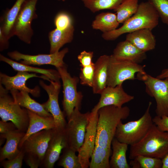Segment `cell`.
Wrapping results in <instances>:
<instances>
[{
	"mask_svg": "<svg viewBox=\"0 0 168 168\" xmlns=\"http://www.w3.org/2000/svg\"><path fill=\"white\" fill-rule=\"evenodd\" d=\"M130 113V110L127 106L119 108L109 105L100 108L98 111L96 145L111 150L112 142L118 124L126 119Z\"/></svg>",
	"mask_w": 168,
	"mask_h": 168,
	"instance_id": "obj_1",
	"label": "cell"
},
{
	"mask_svg": "<svg viewBox=\"0 0 168 168\" xmlns=\"http://www.w3.org/2000/svg\"><path fill=\"white\" fill-rule=\"evenodd\" d=\"M159 18L157 12L148 1L142 2L139 4L136 13L120 27L113 31L103 33L102 37L105 40H112L123 34L140 29L147 28L152 30L158 24Z\"/></svg>",
	"mask_w": 168,
	"mask_h": 168,
	"instance_id": "obj_2",
	"label": "cell"
},
{
	"mask_svg": "<svg viewBox=\"0 0 168 168\" xmlns=\"http://www.w3.org/2000/svg\"><path fill=\"white\" fill-rule=\"evenodd\" d=\"M168 153V133L160 130L153 124L145 136L130 145L129 158L139 155L162 159Z\"/></svg>",
	"mask_w": 168,
	"mask_h": 168,
	"instance_id": "obj_3",
	"label": "cell"
},
{
	"mask_svg": "<svg viewBox=\"0 0 168 168\" xmlns=\"http://www.w3.org/2000/svg\"><path fill=\"white\" fill-rule=\"evenodd\" d=\"M152 102H149L144 113L139 119L123 124H118L114 137L119 141L131 145L140 141L153 124L150 113Z\"/></svg>",
	"mask_w": 168,
	"mask_h": 168,
	"instance_id": "obj_4",
	"label": "cell"
},
{
	"mask_svg": "<svg viewBox=\"0 0 168 168\" xmlns=\"http://www.w3.org/2000/svg\"><path fill=\"white\" fill-rule=\"evenodd\" d=\"M0 83V117L3 121H11L19 130L26 132L29 124L28 110L22 108Z\"/></svg>",
	"mask_w": 168,
	"mask_h": 168,
	"instance_id": "obj_5",
	"label": "cell"
},
{
	"mask_svg": "<svg viewBox=\"0 0 168 168\" xmlns=\"http://www.w3.org/2000/svg\"><path fill=\"white\" fill-rule=\"evenodd\" d=\"M137 79L143 82L146 93L154 98L156 115L168 116V78L161 79L144 72L137 73Z\"/></svg>",
	"mask_w": 168,
	"mask_h": 168,
	"instance_id": "obj_6",
	"label": "cell"
},
{
	"mask_svg": "<svg viewBox=\"0 0 168 168\" xmlns=\"http://www.w3.org/2000/svg\"><path fill=\"white\" fill-rule=\"evenodd\" d=\"M57 69L63 83V112L68 120L75 108H81L83 95L77 88L80 79L77 77L71 76L66 64Z\"/></svg>",
	"mask_w": 168,
	"mask_h": 168,
	"instance_id": "obj_7",
	"label": "cell"
},
{
	"mask_svg": "<svg viewBox=\"0 0 168 168\" xmlns=\"http://www.w3.org/2000/svg\"><path fill=\"white\" fill-rule=\"evenodd\" d=\"M145 65L131 62L117 60L110 55L109 64L107 86L114 87L127 80L136 79L138 72H145Z\"/></svg>",
	"mask_w": 168,
	"mask_h": 168,
	"instance_id": "obj_8",
	"label": "cell"
},
{
	"mask_svg": "<svg viewBox=\"0 0 168 168\" xmlns=\"http://www.w3.org/2000/svg\"><path fill=\"white\" fill-rule=\"evenodd\" d=\"M75 108L65 127L68 146L78 152L84 142L91 112L82 113Z\"/></svg>",
	"mask_w": 168,
	"mask_h": 168,
	"instance_id": "obj_9",
	"label": "cell"
},
{
	"mask_svg": "<svg viewBox=\"0 0 168 168\" xmlns=\"http://www.w3.org/2000/svg\"><path fill=\"white\" fill-rule=\"evenodd\" d=\"M37 1L26 0L13 26V36L16 35L21 40L27 44H30L33 34L32 21L37 17L35 11Z\"/></svg>",
	"mask_w": 168,
	"mask_h": 168,
	"instance_id": "obj_10",
	"label": "cell"
},
{
	"mask_svg": "<svg viewBox=\"0 0 168 168\" xmlns=\"http://www.w3.org/2000/svg\"><path fill=\"white\" fill-rule=\"evenodd\" d=\"M50 84L47 85L42 80L39 81L40 85L48 96V100L42 104L45 110L52 114L55 122V128L64 129L67 122L64 114L60 109L58 100L61 83L60 81H50Z\"/></svg>",
	"mask_w": 168,
	"mask_h": 168,
	"instance_id": "obj_11",
	"label": "cell"
},
{
	"mask_svg": "<svg viewBox=\"0 0 168 168\" xmlns=\"http://www.w3.org/2000/svg\"><path fill=\"white\" fill-rule=\"evenodd\" d=\"M68 51V48H65L60 51L54 53L36 55L25 54L14 51L8 52L7 55L12 60L20 61V63L26 65H51L57 68L66 65L63 59Z\"/></svg>",
	"mask_w": 168,
	"mask_h": 168,
	"instance_id": "obj_12",
	"label": "cell"
},
{
	"mask_svg": "<svg viewBox=\"0 0 168 168\" xmlns=\"http://www.w3.org/2000/svg\"><path fill=\"white\" fill-rule=\"evenodd\" d=\"M55 128L42 130L27 138L21 148L24 152L25 155L37 159L41 164L50 141L54 133Z\"/></svg>",
	"mask_w": 168,
	"mask_h": 168,
	"instance_id": "obj_13",
	"label": "cell"
},
{
	"mask_svg": "<svg viewBox=\"0 0 168 168\" xmlns=\"http://www.w3.org/2000/svg\"><path fill=\"white\" fill-rule=\"evenodd\" d=\"M34 77L40 78L49 82L50 81L49 78L43 75L39 76L35 73L18 71L17 74L13 76H10L0 72V83L9 91L12 89H16L27 92L34 97H38L40 96V87L36 86L33 88H30L26 85L27 81Z\"/></svg>",
	"mask_w": 168,
	"mask_h": 168,
	"instance_id": "obj_14",
	"label": "cell"
},
{
	"mask_svg": "<svg viewBox=\"0 0 168 168\" xmlns=\"http://www.w3.org/2000/svg\"><path fill=\"white\" fill-rule=\"evenodd\" d=\"M98 118V112H91L84 142L77 152L82 168L89 167L90 159L96 145Z\"/></svg>",
	"mask_w": 168,
	"mask_h": 168,
	"instance_id": "obj_15",
	"label": "cell"
},
{
	"mask_svg": "<svg viewBox=\"0 0 168 168\" xmlns=\"http://www.w3.org/2000/svg\"><path fill=\"white\" fill-rule=\"evenodd\" d=\"M100 97L97 104L91 112H97L101 108L109 105L121 107L124 104L133 100L134 97L127 93L122 84L114 87L107 86L100 94Z\"/></svg>",
	"mask_w": 168,
	"mask_h": 168,
	"instance_id": "obj_16",
	"label": "cell"
},
{
	"mask_svg": "<svg viewBox=\"0 0 168 168\" xmlns=\"http://www.w3.org/2000/svg\"><path fill=\"white\" fill-rule=\"evenodd\" d=\"M68 146L65 128L59 129L55 128L54 133L40 167L43 168H54L55 163L58 160L63 150Z\"/></svg>",
	"mask_w": 168,
	"mask_h": 168,
	"instance_id": "obj_17",
	"label": "cell"
},
{
	"mask_svg": "<svg viewBox=\"0 0 168 168\" xmlns=\"http://www.w3.org/2000/svg\"><path fill=\"white\" fill-rule=\"evenodd\" d=\"M146 53L125 40L118 44L111 55L117 60L128 61L139 64L146 59Z\"/></svg>",
	"mask_w": 168,
	"mask_h": 168,
	"instance_id": "obj_18",
	"label": "cell"
},
{
	"mask_svg": "<svg viewBox=\"0 0 168 168\" xmlns=\"http://www.w3.org/2000/svg\"><path fill=\"white\" fill-rule=\"evenodd\" d=\"M25 133L17 129L7 133H1L0 138H5L6 141L0 150V162L6 159H12L19 154L20 151L19 144Z\"/></svg>",
	"mask_w": 168,
	"mask_h": 168,
	"instance_id": "obj_19",
	"label": "cell"
},
{
	"mask_svg": "<svg viewBox=\"0 0 168 168\" xmlns=\"http://www.w3.org/2000/svg\"><path fill=\"white\" fill-rule=\"evenodd\" d=\"M28 110L29 124L25 134L21 140L19 147L20 149L24 142L32 134L43 130L53 129L56 128L52 116L44 117Z\"/></svg>",
	"mask_w": 168,
	"mask_h": 168,
	"instance_id": "obj_20",
	"label": "cell"
},
{
	"mask_svg": "<svg viewBox=\"0 0 168 168\" xmlns=\"http://www.w3.org/2000/svg\"><path fill=\"white\" fill-rule=\"evenodd\" d=\"M125 40L145 52L153 50L156 45V38L152 30L147 28L128 33Z\"/></svg>",
	"mask_w": 168,
	"mask_h": 168,
	"instance_id": "obj_21",
	"label": "cell"
},
{
	"mask_svg": "<svg viewBox=\"0 0 168 168\" xmlns=\"http://www.w3.org/2000/svg\"><path fill=\"white\" fill-rule=\"evenodd\" d=\"M110 55H104L100 57L95 63L94 76L93 92L100 94L107 86L108 71Z\"/></svg>",
	"mask_w": 168,
	"mask_h": 168,
	"instance_id": "obj_22",
	"label": "cell"
},
{
	"mask_svg": "<svg viewBox=\"0 0 168 168\" xmlns=\"http://www.w3.org/2000/svg\"><path fill=\"white\" fill-rule=\"evenodd\" d=\"M9 92L14 100L21 106L44 117L52 116L40 104L31 98L27 92L12 89Z\"/></svg>",
	"mask_w": 168,
	"mask_h": 168,
	"instance_id": "obj_23",
	"label": "cell"
},
{
	"mask_svg": "<svg viewBox=\"0 0 168 168\" xmlns=\"http://www.w3.org/2000/svg\"><path fill=\"white\" fill-rule=\"evenodd\" d=\"M0 60L10 65L15 71L40 73L45 76L50 81H60V76L58 70L32 67L17 62L1 54H0Z\"/></svg>",
	"mask_w": 168,
	"mask_h": 168,
	"instance_id": "obj_24",
	"label": "cell"
},
{
	"mask_svg": "<svg viewBox=\"0 0 168 168\" xmlns=\"http://www.w3.org/2000/svg\"><path fill=\"white\" fill-rule=\"evenodd\" d=\"M74 28L73 25L64 30L57 28L51 31L48 37L50 44V53L59 51L64 44L71 42L73 40Z\"/></svg>",
	"mask_w": 168,
	"mask_h": 168,
	"instance_id": "obj_25",
	"label": "cell"
},
{
	"mask_svg": "<svg viewBox=\"0 0 168 168\" xmlns=\"http://www.w3.org/2000/svg\"><path fill=\"white\" fill-rule=\"evenodd\" d=\"M128 145L119 142L115 137L113 138L111 143L112 154L110 161V168H130L126 156Z\"/></svg>",
	"mask_w": 168,
	"mask_h": 168,
	"instance_id": "obj_26",
	"label": "cell"
},
{
	"mask_svg": "<svg viewBox=\"0 0 168 168\" xmlns=\"http://www.w3.org/2000/svg\"><path fill=\"white\" fill-rule=\"evenodd\" d=\"M26 0H16L13 5L7 11L0 19V29L9 39L13 36L12 29L14 21Z\"/></svg>",
	"mask_w": 168,
	"mask_h": 168,
	"instance_id": "obj_27",
	"label": "cell"
},
{
	"mask_svg": "<svg viewBox=\"0 0 168 168\" xmlns=\"http://www.w3.org/2000/svg\"><path fill=\"white\" fill-rule=\"evenodd\" d=\"M119 24L116 13L105 12L96 16L91 26L93 29L99 30L104 33L115 30Z\"/></svg>",
	"mask_w": 168,
	"mask_h": 168,
	"instance_id": "obj_28",
	"label": "cell"
},
{
	"mask_svg": "<svg viewBox=\"0 0 168 168\" xmlns=\"http://www.w3.org/2000/svg\"><path fill=\"white\" fill-rule=\"evenodd\" d=\"M111 150L96 145L91 157L90 168H110Z\"/></svg>",
	"mask_w": 168,
	"mask_h": 168,
	"instance_id": "obj_29",
	"label": "cell"
},
{
	"mask_svg": "<svg viewBox=\"0 0 168 168\" xmlns=\"http://www.w3.org/2000/svg\"><path fill=\"white\" fill-rule=\"evenodd\" d=\"M139 0H124L114 11L116 12L117 20L123 23L137 12Z\"/></svg>",
	"mask_w": 168,
	"mask_h": 168,
	"instance_id": "obj_30",
	"label": "cell"
},
{
	"mask_svg": "<svg viewBox=\"0 0 168 168\" xmlns=\"http://www.w3.org/2000/svg\"><path fill=\"white\" fill-rule=\"evenodd\" d=\"M124 0H81L85 7L95 13L105 9L114 11Z\"/></svg>",
	"mask_w": 168,
	"mask_h": 168,
	"instance_id": "obj_31",
	"label": "cell"
},
{
	"mask_svg": "<svg viewBox=\"0 0 168 168\" xmlns=\"http://www.w3.org/2000/svg\"><path fill=\"white\" fill-rule=\"evenodd\" d=\"M58 160V165L64 168H82L75 151L68 146L62 150Z\"/></svg>",
	"mask_w": 168,
	"mask_h": 168,
	"instance_id": "obj_32",
	"label": "cell"
},
{
	"mask_svg": "<svg viewBox=\"0 0 168 168\" xmlns=\"http://www.w3.org/2000/svg\"><path fill=\"white\" fill-rule=\"evenodd\" d=\"M129 165L133 168H162V159L139 155L131 160Z\"/></svg>",
	"mask_w": 168,
	"mask_h": 168,
	"instance_id": "obj_33",
	"label": "cell"
},
{
	"mask_svg": "<svg viewBox=\"0 0 168 168\" xmlns=\"http://www.w3.org/2000/svg\"><path fill=\"white\" fill-rule=\"evenodd\" d=\"M157 12L162 22L168 25V0H147Z\"/></svg>",
	"mask_w": 168,
	"mask_h": 168,
	"instance_id": "obj_34",
	"label": "cell"
},
{
	"mask_svg": "<svg viewBox=\"0 0 168 168\" xmlns=\"http://www.w3.org/2000/svg\"><path fill=\"white\" fill-rule=\"evenodd\" d=\"M95 68V63H93L90 66L81 67L79 75V79L81 84L92 87Z\"/></svg>",
	"mask_w": 168,
	"mask_h": 168,
	"instance_id": "obj_35",
	"label": "cell"
},
{
	"mask_svg": "<svg viewBox=\"0 0 168 168\" xmlns=\"http://www.w3.org/2000/svg\"><path fill=\"white\" fill-rule=\"evenodd\" d=\"M54 23L56 28L60 30H65L73 25L71 16L64 11L60 12L56 15Z\"/></svg>",
	"mask_w": 168,
	"mask_h": 168,
	"instance_id": "obj_36",
	"label": "cell"
},
{
	"mask_svg": "<svg viewBox=\"0 0 168 168\" xmlns=\"http://www.w3.org/2000/svg\"><path fill=\"white\" fill-rule=\"evenodd\" d=\"M24 156V152L21 149L20 152L16 156L11 159L3 161L1 164L4 168H21Z\"/></svg>",
	"mask_w": 168,
	"mask_h": 168,
	"instance_id": "obj_37",
	"label": "cell"
},
{
	"mask_svg": "<svg viewBox=\"0 0 168 168\" xmlns=\"http://www.w3.org/2000/svg\"><path fill=\"white\" fill-rule=\"evenodd\" d=\"M94 53L92 51H86L84 50L81 52L77 56V59L79 61L81 67L87 66L91 65Z\"/></svg>",
	"mask_w": 168,
	"mask_h": 168,
	"instance_id": "obj_38",
	"label": "cell"
},
{
	"mask_svg": "<svg viewBox=\"0 0 168 168\" xmlns=\"http://www.w3.org/2000/svg\"><path fill=\"white\" fill-rule=\"evenodd\" d=\"M152 121L160 130L168 133V116L156 115L152 118Z\"/></svg>",
	"mask_w": 168,
	"mask_h": 168,
	"instance_id": "obj_39",
	"label": "cell"
},
{
	"mask_svg": "<svg viewBox=\"0 0 168 168\" xmlns=\"http://www.w3.org/2000/svg\"><path fill=\"white\" fill-rule=\"evenodd\" d=\"M0 121V133H4L17 129L15 125L12 122L10 121Z\"/></svg>",
	"mask_w": 168,
	"mask_h": 168,
	"instance_id": "obj_40",
	"label": "cell"
},
{
	"mask_svg": "<svg viewBox=\"0 0 168 168\" xmlns=\"http://www.w3.org/2000/svg\"><path fill=\"white\" fill-rule=\"evenodd\" d=\"M9 39L0 29V51H2L8 48L9 46Z\"/></svg>",
	"mask_w": 168,
	"mask_h": 168,
	"instance_id": "obj_41",
	"label": "cell"
},
{
	"mask_svg": "<svg viewBox=\"0 0 168 168\" xmlns=\"http://www.w3.org/2000/svg\"><path fill=\"white\" fill-rule=\"evenodd\" d=\"M156 77L161 79L168 78V68L163 70Z\"/></svg>",
	"mask_w": 168,
	"mask_h": 168,
	"instance_id": "obj_42",
	"label": "cell"
},
{
	"mask_svg": "<svg viewBox=\"0 0 168 168\" xmlns=\"http://www.w3.org/2000/svg\"><path fill=\"white\" fill-rule=\"evenodd\" d=\"M162 168H168V153L162 159Z\"/></svg>",
	"mask_w": 168,
	"mask_h": 168,
	"instance_id": "obj_43",
	"label": "cell"
},
{
	"mask_svg": "<svg viewBox=\"0 0 168 168\" xmlns=\"http://www.w3.org/2000/svg\"><path fill=\"white\" fill-rule=\"evenodd\" d=\"M58 0L59 1H62L64 2V1H65L66 0Z\"/></svg>",
	"mask_w": 168,
	"mask_h": 168,
	"instance_id": "obj_44",
	"label": "cell"
}]
</instances>
